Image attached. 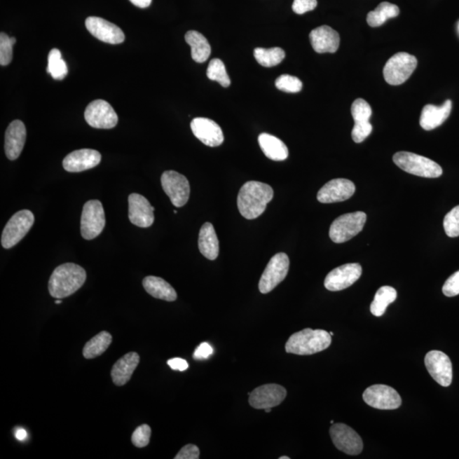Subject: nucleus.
I'll return each mask as SVG.
<instances>
[{
	"label": "nucleus",
	"mask_w": 459,
	"mask_h": 459,
	"mask_svg": "<svg viewBox=\"0 0 459 459\" xmlns=\"http://www.w3.org/2000/svg\"><path fill=\"white\" fill-rule=\"evenodd\" d=\"M362 273V266L357 263L343 265L327 274L324 286L332 292L344 290L354 285L361 278Z\"/></svg>",
	"instance_id": "2eb2a0df"
},
{
	"label": "nucleus",
	"mask_w": 459,
	"mask_h": 459,
	"mask_svg": "<svg viewBox=\"0 0 459 459\" xmlns=\"http://www.w3.org/2000/svg\"><path fill=\"white\" fill-rule=\"evenodd\" d=\"M254 57L263 67H271L280 64L285 58V52L281 48L275 47L270 49L257 48L254 50Z\"/></svg>",
	"instance_id": "473e14b6"
},
{
	"label": "nucleus",
	"mask_w": 459,
	"mask_h": 459,
	"mask_svg": "<svg viewBox=\"0 0 459 459\" xmlns=\"http://www.w3.org/2000/svg\"><path fill=\"white\" fill-rule=\"evenodd\" d=\"M330 437L336 448L348 455L362 452V438L353 429L345 424H335L330 428Z\"/></svg>",
	"instance_id": "4468645a"
},
{
	"label": "nucleus",
	"mask_w": 459,
	"mask_h": 459,
	"mask_svg": "<svg viewBox=\"0 0 459 459\" xmlns=\"http://www.w3.org/2000/svg\"><path fill=\"white\" fill-rule=\"evenodd\" d=\"M34 223V215L30 210H21L15 213L4 228L1 245L4 249H9L22 241Z\"/></svg>",
	"instance_id": "0eeeda50"
},
{
	"label": "nucleus",
	"mask_w": 459,
	"mask_h": 459,
	"mask_svg": "<svg viewBox=\"0 0 459 459\" xmlns=\"http://www.w3.org/2000/svg\"><path fill=\"white\" fill-rule=\"evenodd\" d=\"M373 126L370 122L355 123L351 137L356 143H361L372 133Z\"/></svg>",
	"instance_id": "a19ab883"
},
{
	"label": "nucleus",
	"mask_w": 459,
	"mask_h": 459,
	"mask_svg": "<svg viewBox=\"0 0 459 459\" xmlns=\"http://www.w3.org/2000/svg\"><path fill=\"white\" fill-rule=\"evenodd\" d=\"M317 6V0H294L292 8L295 13L302 15L313 11Z\"/></svg>",
	"instance_id": "37998d69"
},
{
	"label": "nucleus",
	"mask_w": 459,
	"mask_h": 459,
	"mask_svg": "<svg viewBox=\"0 0 459 459\" xmlns=\"http://www.w3.org/2000/svg\"><path fill=\"white\" fill-rule=\"evenodd\" d=\"M200 457V451L197 446L189 444L179 451L174 459H198Z\"/></svg>",
	"instance_id": "c03bdc74"
},
{
	"label": "nucleus",
	"mask_w": 459,
	"mask_h": 459,
	"mask_svg": "<svg viewBox=\"0 0 459 459\" xmlns=\"http://www.w3.org/2000/svg\"><path fill=\"white\" fill-rule=\"evenodd\" d=\"M85 26L94 37L102 42L118 45L125 41V35L121 29L105 19L97 17L88 18Z\"/></svg>",
	"instance_id": "f3484780"
},
{
	"label": "nucleus",
	"mask_w": 459,
	"mask_h": 459,
	"mask_svg": "<svg viewBox=\"0 0 459 459\" xmlns=\"http://www.w3.org/2000/svg\"><path fill=\"white\" fill-rule=\"evenodd\" d=\"M329 334H330L331 336H334V333L333 332H331Z\"/></svg>",
	"instance_id": "864d4df0"
},
{
	"label": "nucleus",
	"mask_w": 459,
	"mask_h": 459,
	"mask_svg": "<svg viewBox=\"0 0 459 459\" xmlns=\"http://www.w3.org/2000/svg\"><path fill=\"white\" fill-rule=\"evenodd\" d=\"M289 270V259L285 253H279L267 265L259 282V289L262 294H268L285 280Z\"/></svg>",
	"instance_id": "1a4fd4ad"
},
{
	"label": "nucleus",
	"mask_w": 459,
	"mask_h": 459,
	"mask_svg": "<svg viewBox=\"0 0 459 459\" xmlns=\"http://www.w3.org/2000/svg\"><path fill=\"white\" fill-rule=\"evenodd\" d=\"M275 87L287 93H298L302 90L303 83L294 76L283 74L275 81Z\"/></svg>",
	"instance_id": "4c0bfd02"
},
{
	"label": "nucleus",
	"mask_w": 459,
	"mask_h": 459,
	"mask_svg": "<svg viewBox=\"0 0 459 459\" xmlns=\"http://www.w3.org/2000/svg\"><path fill=\"white\" fill-rule=\"evenodd\" d=\"M130 1L135 6L142 8V9L150 6L151 4V0H130Z\"/></svg>",
	"instance_id": "de8ad7c7"
},
{
	"label": "nucleus",
	"mask_w": 459,
	"mask_h": 459,
	"mask_svg": "<svg viewBox=\"0 0 459 459\" xmlns=\"http://www.w3.org/2000/svg\"><path fill=\"white\" fill-rule=\"evenodd\" d=\"M198 247L200 253L210 261L217 259L219 253V245L214 227L207 222L199 231Z\"/></svg>",
	"instance_id": "a878e982"
},
{
	"label": "nucleus",
	"mask_w": 459,
	"mask_h": 459,
	"mask_svg": "<svg viewBox=\"0 0 459 459\" xmlns=\"http://www.w3.org/2000/svg\"><path fill=\"white\" fill-rule=\"evenodd\" d=\"M142 283L144 289L151 296L169 302L177 301V294L174 287L163 278L149 275L144 278Z\"/></svg>",
	"instance_id": "bb28decb"
},
{
	"label": "nucleus",
	"mask_w": 459,
	"mask_h": 459,
	"mask_svg": "<svg viewBox=\"0 0 459 459\" xmlns=\"http://www.w3.org/2000/svg\"><path fill=\"white\" fill-rule=\"evenodd\" d=\"M86 277V271L81 266L74 263L59 266L50 275V294L60 299L69 297L85 285Z\"/></svg>",
	"instance_id": "f03ea898"
},
{
	"label": "nucleus",
	"mask_w": 459,
	"mask_h": 459,
	"mask_svg": "<svg viewBox=\"0 0 459 459\" xmlns=\"http://www.w3.org/2000/svg\"><path fill=\"white\" fill-rule=\"evenodd\" d=\"M214 350L209 343L203 342L194 351L193 358L195 360H206L210 356H212Z\"/></svg>",
	"instance_id": "a18cd8bd"
},
{
	"label": "nucleus",
	"mask_w": 459,
	"mask_h": 459,
	"mask_svg": "<svg viewBox=\"0 0 459 459\" xmlns=\"http://www.w3.org/2000/svg\"><path fill=\"white\" fill-rule=\"evenodd\" d=\"M351 114L355 123L369 122L372 116V109L365 100L359 98L351 106Z\"/></svg>",
	"instance_id": "e433bc0d"
},
{
	"label": "nucleus",
	"mask_w": 459,
	"mask_h": 459,
	"mask_svg": "<svg viewBox=\"0 0 459 459\" xmlns=\"http://www.w3.org/2000/svg\"><path fill=\"white\" fill-rule=\"evenodd\" d=\"M47 71L55 81H62L69 73L67 64L62 57L61 51L58 49L50 50L48 57Z\"/></svg>",
	"instance_id": "72a5a7b5"
},
{
	"label": "nucleus",
	"mask_w": 459,
	"mask_h": 459,
	"mask_svg": "<svg viewBox=\"0 0 459 459\" xmlns=\"http://www.w3.org/2000/svg\"><path fill=\"white\" fill-rule=\"evenodd\" d=\"M111 341H113V337L109 333L106 332V331L99 333L90 341H88L85 347H83V357L86 359H94L101 356L109 349Z\"/></svg>",
	"instance_id": "7c9ffc66"
},
{
	"label": "nucleus",
	"mask_w": 459,
	"mask_h": 459,
	"mask_svg": "<svg viewBox=\"0 0 459 459\" xmlns=\"http://www.w3.org/2000/svg\"><path fill=\"white\" fill-rule=\"evenodd\" d=\"M17 43V39L9 37L6 34H0V65L7 66L13 57V46Z\"/></svg>",
	"instance_id": "c9c22d12"
},
{
	"label": "nucleus",
	"mask_w": 459,
	"mask_h": 459,
	"mask_svg": "<svg viewBox=\"0 0 459 459\" xmlns=\"http://www.w3.org/2000/svg\"><path fill=\"white\" fill-rule=\"evenodd\" d=\"M259 146L267 158L273 161H283L289 157V149L280 139L263 133L258 138Z\"/></svg>",
	"instance_id": "cd10ccee"
},
{
	"label": "nucleus",
	"mask_w": 459,
	"mask_h": 459,
	"mask_svg": "<svg viewBox=\"0 0 459 459\" xmlns=\"http://www.w3.org/2000/svg\"><path fill=\"white\" fill-rule=\"evenodd\" d=\"M442 292L448 297H454L459 294V270L446 281L442 287Z\"/></svg>",
	"instance_id": "79ce46f5"
},
{
	"label": "nucleus",
	"mask_w": 459,
	"mask_h": 459,
	"mask_svg": "<svg viewBox=\"0 0 459 459\" xmlns=\"http://www.w3.org/2000/svg\"><path fill=\"white\" fill-rule=\"evenodd\" d=\"M416 57L406 52H400L393 55L386 62L384 69L385 81L391 85H400L405 83L416 69Z\"/></svg>",
	"instance_id": "423d86ee"
},
{
	"label": "nucleus",
	"mask_w": 459,
	"mask_h": 459,
	"mask_svg": "<svg viewBox=\"0 0 459 459\" xmlns=\"http://www.w3.org/2000/svg\"><path fill=\"white\" fill-rule=\"evenodd\" d=\"M207 76L210 81H217L223 87H229L231 79L221 60L213 59L207 69Z\"/></svg>",
	"instance_id": "f704fd0d"
},
{
	"label": "nucleus",
	"mask_w": 459,
	"mask_h": 459,
	"mask_svg": "<svg viewBox=\"0 0 459 459\" xmlns=\"http://www.w3.org/2000/svg\"><path fill=\"white\" fill-rule=\"evenodd\" d=\"M310 41L317 53H334L341 43V38L336 31L329 26H322L310 32Z\"/></svg>",
	"instance_id": "4be33fe9"
},
{
	"label": "nucleus",
	"mask_w": 459,
	"mask_h": 459,
	"mask_svg": "<svg viewBox=\"0 0 459 459\" xmlns=\"http://www.w3.org/2000/svg\"><path fill=\"white\" fill-rule=\"evenodd\" d=\"M279 459H290V458L289 457L282 456V457L279 458Z\"/></svg>",
	"instance_id": "603ef678"
},
{
	"label": "nucleus",
	"mask_w": 459,
	"mask_h": 459,
	"mask_svg": "<svg viewBox=\"0 0 459 459\" xmlns=\"http://www.w3.org/2000/svg\"><path fill=\"white\" fill-rule=\"evenodd\" d=\"M62 299H57V301H55V304L60 305L62 304Z\"/></svg>",
	"instance_id": "8fccbe9b"
},
{
	"label": "nucleus",
	"mask_w": 459,
	"mask_h": 459,
	"mask_svg": "<svg viewBox=\"0 0 459 459\" xmlns=\"http://www.w3.org/2000/svg\"><path fill=\"white\" fill-rule=\"evenodd\" d=\"M167 365L170 366L171 369L181 371H186L189 367V362L181 358H173L167 361Z\"/></svg>",
	"instance_id": "49530a36"
},
{
	"label": "nucleus",
	"mask_w": 459,
	"mask_h": 459,
	"mask_svg": "<svg viewBox=\"0 0 459 459\" xmlns=\"http://www.w3.org/2000/svg\"><path fill=\"white\" fill-rule=\"evenodd\" d=\"M27 437V431L24 429H19L17 430V432H15V438H17L20 441H25Z\"/></svg>",
	"instance_id": "09e8293b"
},
{
	"label": "nucleus",
	"mask_w": 459,
	"mask_h": 459,
	"mask_svg": "<svg viewBox=\"0 0 459 459\" xmlns=\"http://www.w3.org/2000/svg\"><path fill=\"white\" fill-rule=\"evenodd\" d=\"M139 363L137 352H130L117 361L111 369V376L116 385L123 386L130 381Z\"/></svg>",
	"instance_id": "393cba45"
},
{
	"label": "nucleus",
	"mask_w": 459,
	"mask_h": 459,
	"mask_svg": "<svg viewBox=\"0 0 459 459\" xmlns=\"http://www.w3.org/2000/svg\"><path fill=\"white\" fill-rule=\"evenodd\" d=\"M452 111V102L446 101L441 107L426 105L420 116V125L425 130H432L441 126L448 118Z\"/></svg>",
	"instance_id": "b1692460"
},
{
	"label": "nucleus",
	"mask_w": 459,
	"mask_h": 459,
	"mask_svg": "<svg viewBox=\"0 0 459 459\" xmlns=\"http://www.w3.org/2000/svg\"><path fill=\"white\" fill-rule=\"evenodd\" d=\"M366 221V214L361 211L341 215L335 219L330 226L331 240L335 243H343L350 240L361 233Z\"/></svg>",
	"instance_id": "39448f33"
},
{
	"label": "nucleus",
	"mask_w": 459,
	"mask_h": 459,
	"mask_svg": "<svg viewBox=\"0 0 459 459\" xmlns=\"http://www.w3.org/2000/svg\"><path fill=\"white\" fill-rule=\"evenodd\" d=\"M161 184L174 206L181 207L189 202L190 184L183 174L174 170L165 171L162 174Z\"/></svg>",
	"instance_id": "9d476101"
},
{
	"label": "nucleus",
	"mask_w": 459,
	"mask_h": 459,
	"mask_svg": "<svg viewBox=\"0 0 459 459\" xmlns=\"http://www.w3.org/2000/svg\"><path fill=\"white\" fill-rule=\"evenodd\" d=\"M265 412L266 413H270L271 412V409H266Z\"/></svg>",
	"instance_id": "3c124183"
},
{
	"label": "nucleus",
	"mask_w": 459,
	"mask_h": 459,
	"mask_svg": "<svg viewBox=\"0 0 459 459\" xmlns=\"http://www.w3.org/2000/svg\"><path fill=\"white\" fill-rule=\"evenodd\" d=\"M102 160V155L93 149H81L73 151L63 160V167L71 173L93 169Z\"/></svg>",
	"instance_id": "412c9836"
},
{
	"label": "nucleus",
	"mask_w": 459,
	"mask_h": 459,
	"mask_svg": "<svg viewBox=\"0 0 459 459\" xmlns=\"http://www.w3.org/2000/svg\"><path fill=\"white\" fill-rule=\"evenodd\" d=\"M362 397L367 405L376 409L394 410L402 405V398L397 391L384 385L369 387Z\"/></svg>",
	"instance_id": "f8f14e48"
},
{
	"label": "nucleus",
	"mask_w": 459,
	"mask_h": 459,
	"mask_svg": "<svg viewBox=\"0 0 459 459\" xmlns=\"http://www.w3.org/2000/svg\"><path fill=\"white\" fill-rule=\"evenodd\" d=\"M191 129L195 137L207 146H219L224 142L221 128L210 118H194L191 123Z\"/></svg>",
	"instance_id": "6ab92c4d"
},
{
	"label": "nucleus",
	"mask_w": 459,
	"mask_h": 459,
	"mask_svg": "<svg viewBox=\"0 0 459 459\" xmlns=\"http://www.w3.org/2000/svg\"><path fill=\"white\" fill-rule=\"evenodd\" d=\"M397 297V290L392 287H381L377 291L372 304H371V313L375 317H381L385 314L387 307L396 301Z\"/></svg>",
	"instance_id": "c756f323"
},
{
	"label": "nucleus",
	"mask_w": 459,
	"mask_h": 459,
	"mask_svg": "<svg viewBox=\"0 0 459 459\" xmlns=\"http://www.w3.org/2000/svg\"><path fill=\"white\" fill-rule=\"evenodd\" d=\"M400 14V9L396 5L389 2H383L376 9L369 12L366 21L369 25L377 27L383 25L387 20L397 18Z\"/></svg>",
	"instance_id": "2f4dec72"
},
{
	"label": "nucleus",
	"mask_w": 459,
	"mask_h": 459,
	"mask_svg": "<svg viewBox=\"0 0 459 459\" xmlns=\"http://www.w3.org/2000/svg\"><path fill=\"white\" fill-rule=\"evenodd\" d=\"M186 41L191 48V57L198 63H203L209 59L211 47L209 41L202 34L197 31L187 32Z\"/></svg>",
	"instance_id": "c85d7f7f"
},
{
	"label": "nucleus",
	"mask_w": 459,
	"mask_h": 459,
	"mask_svg": "<svg viewBox=\"0 0 459 459\" xmlns=\"http://www.w3.org/2000/svg\"><path fill=\"white\" fill-rule=\"evenodd\" d=\"M249 395L251 406L265 410L280 405L287 397V390L282 385L268 384L257 387Z\"/></svg>",
	"instance_id": "dca6fc26"
},
{
	"label": "nucleus",
	"mask_w": 459,
	"mask_h": 459,
	"mask_svg": "<svg viewBox=\"0 0 459 459\" xmlns=\"http://www.w3.org/2000/svg\"><path fill=\"white\" fill-rule=\"evenodd\" d=\"M393 161L405 172L417 177L438 178L443 173L441 167L437 163L409 151H399L394 155Z\"/></svg>",
	"instance_id": "20e7f679"
},
{
	"label": "nucleus",
	"mask_w": 459,
	"mask_h": 459,
	"mask_svg": "<svg viewBox=\"0 0 459 459\" xmlns=\"http://www.w3.org/2000/svg\"><path fill=\"white\" fill-rule=\"evenodd\" d=\"M151 434V427L149 425H142L134 431L131 441L137 448H145L149 444Z\"/></svg>",
	"instance_id": "ea45409f"
},
{
	"label": "nucleus",
	"mask_w": 459,
	"mask_h": 459,
	"mask_svg": "<svg viewBox=\"0 0 459 459\" xmlns=\"http://www.w3.org/2000/svg\"><path fill=\"white\" fill-rule=\"evenodd\" d=\"M106 226V217L102 203L90 200L83 205L81 217V235L86 240H92L102 233Z\"/></svg>",
	"instance_id": "6e6552de"
},
{
	"label": "nucleus",
	"mask_w": 459,
	"mask_h": 459,
	"mask_svg": "<svg viewBox=\"0 0 459 459\" xmlns=\"http://www.w3.org/2000/svg\"><path fill=\"white\" fill-rule=\"evenodd\" d=\"M85 118L88 125L95 129H113L118 122L113 107L103 100H95L90 103L86 107Z\"/></svg>",
	"instance_id": "9b49d317"
},
{
	"label": "nucleus",
	"mask_w": 459,
	"mask_h": 459,
	"mask_svg": "<svg viewBox=\"0 0 459 459\" xmlns=\"http://www.w3.org/2000/svg\"><path fill=\"white\" fill-rule=\"evenodd\" d=\"M425 363L427 370L443 387H448L453 381V365L450 358L439 350L430 351L426 354Z\"/></svg>",
	"instance_id": "ddd939ff"
},
{
	"label": "nucleus",
	"mask_w": 459,
	"mask_h": 459,
	"mask_svg": "<svg viewBox=\"0 0 459 459\" xmlns=\"http://www.w3.org/2000/svg\"><path fill=\"white\" fill-rule=\"evenodd\" d=\"M154 207L143 196L133 193L129 197V218L133 225L147 228L154 222Z\"/></svg>",
	"instance_id": "aec40b11"
},
{
	"label": "nucleus",
	"mask_w": 459,
	"mask_h": 459,
	"mask_svg": "<svg viewBox=\"0 0 459 459\" xmlns=\"http://www.w3.org/2000/svg\"><path fill=\"white\" fill-rule=\"evenodd\" d=\"M356 191L352 181L346 179H334L323 186L317 193V200L322 203L346 201Z\"/></svg>",
	"instance_id": "a211bd4d"
},
{
	"label": "nucleus",
	"mask_w": 459,
	"mask_h": 459,
	"mask_svg": "<svg viewBox=\"0 0 459 459\" xmlns=\"http://www.w3.org/2000/svg\"><path fill=\"white\" fill-rule=\"evenodd\" d=\"M443 226L449 238L459 237V205L446 214Z\"/></svg>",
	"instance_id": "58836bf2"
},
{
	"label": "nucleus",
	"mask_w": 459,
	"mask_h": 459,
	"mask_svg": "<svg viewBox=\"0 0 459 459\" xmlns=\"http://www.w3.org/2000/svg\"><path fill=\"white\" fill-rule=\"evenodd\" d=\"M332 343V336L325 330L306 329L291 335L287 341V353L309 356L325 350Z\"/></svg>",
	"instance_id": "7ed1b4c3"
},
{
	"label": "nucleus",
	"mask_w": 459,
	"mask_h": 459,
	"mask_svg": "<svg viewBox=\"0 0 459 459\" xmlns=\"http://www.w3.org/2000/svg\"><path fill=\"white\" fill-rule=\"evenodd\" d=\"M27 130L21 121H15L7 128L5 150L7 158L13 161L19 158L25 145Z\"/></svg>",
	"instance_id": "5701e85b"
},
{
	"label": "nucleus",
	"mask_w": 459,
	"mask_h": 459,
	"mask_svg": "<svg viewBox=\"0 0 459 459\" xmlns=\"http://www.w3.org/2000/svg\"><path fill=\"white\" fill-rule=\"evenodd\" d=\"M273 189L267 184L247 181L239 191V212L247 219H256L265 212L266 206L273 200Z\"/></svg>",
	"instance_id": "f257e3e1"
}]
</instances>
